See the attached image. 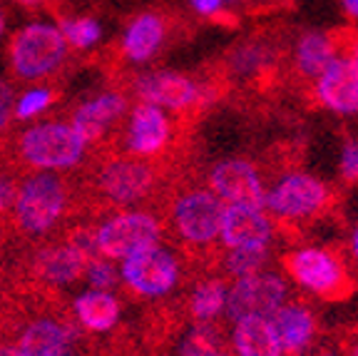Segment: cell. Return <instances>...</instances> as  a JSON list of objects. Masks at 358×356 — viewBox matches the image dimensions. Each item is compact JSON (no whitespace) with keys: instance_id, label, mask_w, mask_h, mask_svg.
<instances>
[{"instance_id":"6da1fadb","label":"cell","mask_w":358,"mask_h":356,"mask_svg":"<svg viewBox=\"0 0 358 356\" xmlns=\"http://www.w3.org/2000/svg\"><path fill=\"white\" fill-rule=\"evenodd\" d=\"M284 269L299 287L326 301L348 299L356 289L346 264L324 247H303L284 256Z\"/></svg>"},{"instance_id":"7a4b0ae2","label":"cell","mask_w":358,"mask_h":356,"mask_svg":"<svg viewBox=\"0 0 358 356\" xmlns=\"http://www.w3.org/2000/svg\"><path fill=\"white\" fill-rule=\"evenodd\" d=\"M20 157L40 170H65L83 160L85 142L70 125L45 123L20 135Z\"/></svg>"},{"instance_id":"3957f363","label":"cell","mask_w":358,"mask_h":356,"mask_svg":"<svg viewBox=\"0 0 358 356\" xmlns=\"http://www.w3.org/2000/svg\"><path fill=\"white\" fill-rule=\"evenodd\" d=\"M67 55V43L62 33L52 25L35 22L15 33L10 43L13 70L22 80H35L52 73Z\"/></svg>"},{"instance_id":"277c9868","label":"cell","mask_w":358,"mask_h":356,"mask_svg":"<svg viewBox=\"0 0 358 356\" xmlns=\"http://www.w3.org/2000/svg\"><path fill=\"white\" fill-rule=\"evenodd\" d=\"M120 279L129 294L142 296V299H159L177 287L179 262L164 247H147V249L122 259Z\"/></svg>"},{"instance_id":"5b68a950","label":"cell","mask_w":358,"mask_h":356,"mask_svg":"<svg viewBox=\"0 0 358 356\" xmlns=\"http://www.w3.org/2000/svg\"><path fill=\"white\" fill-rule=\"evenodd\" d=\"M289 301V284L276 272H259L252 277H241L227 292L224 312L231 322L246 317L271 319Z\"/></svg>"},{"instance_id":"8992f818","label":"cell","mask_w":358,"mask_h":356,"mask_svg":"<svg viewBox=\"0 0 358 356\" xmlns=\"http://www.w3.org/2000/svg\"><path fill=\"white\" fill-rule=\"evenodd\" d=\"M65 202V184L55 174H35L15 195V219L28 234H43L62 217Z\"/></svg>"},{"instance_id":"52a82bcc","label":"cell","mask_w":358,"mask_h":356,"mask_svg":"<svg viewBox=\"0 0 358 356\" xmlns=\"http://www.w3.org/2000/svg\"><path fill=\"white\" fill-rule=\"evenodd\" d=\"M162 224L150 212H122L97 229V252L107 259H127L147 247L159 245Z\"/></svg>"},{"instance_id":"ba28073f","label":"cell","mask_w":358,"mask_h":356,"mask_svg":"<svg viewBox=\"0 0 358 356\" xmlns=\"http://www.w3.org/2000/svg\"><path fill=\"white\" fill-rule=\"evenodd\" d=\"M329 200L331 192L321 179L306 172H291L268 189L264 207L281 219H308L321 214Z\"/></svg>"},{"instance_id":"9c48e42d","label":"cell","mask_w":358,"mask_h":356,"mask_svg":"<svg viewBox=\"0 0 358 356\" xmlns=\"http://www.w3.org/2000/svg\"><path fill=\"white\" fill-rule=\"evenodd\" d=\"M224 202L212 189H192L174 205V229L192 247H209L219 240Z\"/></svg>"},{"instance_id":"30bf717a","label":"cell","mask_w":358,"mask_h":356,"mask_svg":"<svg viewBox=\"0 0 358 356\" xmlns=\"http://www.w3.org/2000/svg\"><path fill=\"white\" fill-rule=\"evenodd\" d=\"M212 192L227 207H257L264 210V200H266V189L262 184L257 167L244 160H227L219 162L212 170Z\"/></svg>"},{"instance_id":"8fae6325","label":"cell","mask_w":358,"mask_h":356,"mask_svg":"<svg viewBox=\"0 0 358 356\" xmlns=\"http://www.w3.org/2000/svg\"><path fill=\"white\" fill-rule=\"evenodd\" d=\"M316 95L334 112H358V43L346 57H336L319 75Z\"/></svg>"},{"instance_id":"7c38bea8","label":"cell","mask_w":358,"mask_h":356,"mask_svg":"<svg viewBox=\"0 0 358 356\" xmlns=\"http://www.w3.org/2000/svg\"><path fill=\"white\" fill-rule=\"evenodd\" d=\"M274 240V222L257 207H227L219 229V242L227 249L268 247Z\"/></svg>"},{"instance_id":"4fadbf2b","label":"cell","mask_w":358,"mask_h":356,"mask_svg":"<svg viewBox=\"0 0 358 356\" xmlns=\"http://www.w3.org/2000/svg\"><path fill=\"white\" fill-rule=\"evenodd\" d=\"M155 172L147 162L140 160H112L97 177V184L107 200L117 205H132L150 192Z\"/></svg>"},{"instance_id":"5bb4252c","label":"cell","mask_w":358,"mask_h":356,"mask_svg":"<svg viewBox=\"0 0 358 356\" xmlns=\"http://www.w3.org/2000/svg\"><path fill=\"white\" fill-rule=\"evenodd\" d=\"M87 256L73 245L45 247L30 262V277L35 287H57V284H73L85 277Z\"/></svg>"},{"instance_id":"9a60e30c","label":"cell","mask_w":358,"mask_h":356,"mask_svg":"<svg viewBox=\"0 0 358 356\" xmlns=\"http://www.w3.org/2000/svg\"><path fill=\"white\" fill-rule=\"evenodd\" d=\"M137 93L150 105H164L169 110H185V107H189L199 97V90H196V85L187 75L169 73V70L142 75L137 80Z\"/></svg>"},{"instance_id":"2e32d148","label":"cell","mask_w":358,"mask_h":356,"mask_svg":"<svg viewBox=\"0 0 358 356\" xmlns=\"http://www.w3.org/2000/svg\"><path fill=\"white\" fill-rule=\"evenodd\" d=\"M271 324L281 341L284 356H301L316 336V317L308 306L299 301H286L271 317Z\"/></svg>"},{"instance_id":"e0dca14e","label":"cell","mask_w":358,"mask_h":356,"mask_svg":"<svg viewBox=\"0 0 358 356\" xmlns=\"http://www.w3.org/2000/svg\"><path fill=\"white\" fill-rule=\"evenodd\" d=\"M169 139V120L157 105L142 102L134 107L132 120H129L127 145L134 155H157L162 152Z\"/></svg>"},{"instance_id":"ac0fdd59","label":"cell","mask_w":358,"mask_h":356,"mask_svg":"<svg viewBox=\"0 0 358 356\" xmlns=\"http://www.w3.org/2000/svg\"><path fill=\"white\" fill-rule=\"evenodd\" d=\"M120 301L112 292L90 289L80 294L73 304L75 322L80 324L85 334H107L120 322Z\"/></svg>"},{"instance_id":"d6986e66","label":"cell","mask_w":358,"mask_h":356,"mask_svg":"<svg viewBox=\"0 0 358 356\" xmlns=\"http://www.w3.org/2000/svg\"><path fill=\"white\" fill-rule=\"evenodd\" d=\"M124 107H127V100H124L122 95L105 93V95H100L97 100L85 102V105L75 112L70 128L75 130V135H78L83 142H95V139H100L102 135L107 132V128L122 115Z\"/></svg>"},{"instance_id":"ffe728a7","label":"cell","mask_w":358,"mask_h":356,"mask_svg":"<svg viewBox=\"0 0 358 356\" xmlns=\"http://www.w3.org/2000/svg\"><path fill=\"white\" fill-rule=\"evenodd\" d=\"M231 351L234 356H284L274 324L264 317H246L234 322Z\"/></svg>"},{"instance_id":"44dd1931","label":"cell","mask_w":358,"mask_h":356,"mask_svg":"<svg viewBox=\"0 0 358 356\" xmlns=\"http://www.w3.org/2000/svg\"><path fill=\"white\" fill-rule=\"evenodd\" d=\"M164 40V22L155 13H145L137 20H132V25L127 28L122 40V50L129 60L145 62L159 50V45Z\"/></svg>"},{"instance_id":"7402d4cb","label":"cell","mask_w":358,"mask_h":356,"mask_svg":"<svg viewBox=\"0 0 358 356\" xmlns=\"http://www.w3.org/2000/svg\"><path fill=\"white\" fill-rule=\"evenodd\" d=\"M227 282L224 279H204L194 287L189 296V317L194 319L196 324H209L224 312V306H227Z\"/></svg>"},{"instance_id":"603a6c76","label":"cell","mask_w":358,"mask_h":356,"mask_svg":"<svg viewBox=\"0 0 358 356\" xmlns=\"http://www.w3.org/2000/svg\"><path fill=\"white\" fill-rule=\"evenodd\" d=\"M336 60L334 43L324 33H306L299 40L296 48V65L308 78H319L326 67Z\"/></svg>"},{"instance_id":"cb8c5ba5","label":"cell","mask_w":358,"mask_h":356,"mask_svg":"<svg viewBox=\"0 0 358 356\" xmlns=\"http://www.w3.org/2000/svg\"><path fill=\"white\" fill-rule=\"evenodd\" d=\"M268 264V247H241V249H229L224 256V274L227 277H252V274L264 272Z\"/></svg>"},{"instance_id":"d4e9b609","label":"cell","mask_w":358,"mask_h":356,"mask_svg":"<svg viewBox=\"0 0 358 356\" xmlns=\"http://www.w3.org/2000/svg\"><path fill=\"white\" fill-rule=\"evenodd\" d=\"M65 38V43L75 45V48H90V45H95L100 40L102 30H100V22H95L92 18H80V20H60V28H57Z\"/></svg>"},{"instance_id":"484cf974","label":"cell","mask_w":358,"mask_h":356,"mask_svg":"<svg viewBox=\"0 0 358 356\" xmlns=\"http://www.w3.org/2000/svg\"><path fill=\"white\" fill-rule=\"evenodd\" d=\"M85 277H87L90 287L97 292H112L120 284L117 269L112 267L110 262H105V256H97V259H90L87 269H85Z\"/></svg>"},{"instance_id":"4316f807","label":"cell","mask_w":358,"mask_h":356,"mask_svg":"<svg viewBox=\"0 0 358 356\" xmlns=\"http://www.w3.org/2000/svg\"><path fill=\"white\" fill-rule=\"evenodd\" d=\"M55 100V95L50 93V90H30V93H25L17 100L15 105V117L17 120H28V117H35L38 112H43L45 107L50 105V102Z\"/></svg>"},{"instance_id":"83f0119b","label":"cell","mask_w":358,"mask_h":356,"mask_svg":"<svg viewBox=\"0 0 358 356\" xmlns=\"http://www.w3.org/2000/svg\"><path fill=\"white\" fill-rule=\"evenodd\" d=\"M231 62H234V67L239 73H252V70H259L266 62V53L262 48H257V45H246V48H239L234 53Z\"/></svg>"},{"instance_id":"f1b7e54d","label":"cell","mask_w":358,"mask_h":356,"mask_svg":"<svg viewBox=\"0 0 358 356\" xmlns=\"http://www.w3.org/2000/svg\"><path fill=\"white\" fill-rule=\"evenodd\" d=\"M341 177L346 182H358V142H348L341 152Z\"/></svg>"},{"instance_id":"f546056e","label":"cell","mask_w":358,"mask_h":356,"mask_svg":"<svg viewBox=\"0 0 358 356\" xmlns=\"http://www.w3.org/2000/svg\"><path fill=\"white\" fill-rule=\"evenodd\" d=\"M13 115V88L0 80V130L6 128Z\"/></svg>"},{"instance_id":"4dcf8cb0","label":"cell","mask_w":358,"mask_h":356,"mask_svg":"<svg viewBox=\"0 0 358 356\" xmlns=\"http://www.w3.org/2000/svg\"><path fill=\"white\" fill-rule=\"evenodd\" d=\"M224 0H192V6H194L196 13L201 15H219V8H222Z\"/></svg>"},{"instance_id":"1f68e13d","label":"cell","mask_w":358,"mask_h":356,"mask_svg":"<svg viewBox=\"0 0 358 356\" xmlns=\"http://www.w3.org/2000/svg\"><path fill=\"white\" fill-rule=\"evenodd\" d=\"M13 202H15V189H13V184L6 177H0V212L8 210Z\"/></svg>"},{"instance_id":"d6a6232c","label":"cell","mask_w":358,"mask_h":356,"mask_svg":"<svg viewBox=\"0 0 358 356\" xmlns=\"http://www.w3.org/2000/svg\"><path fill=\"white\" fill-rule=\"evenodd\" d=\"M0 356H22L15 339H0Z\"/></svg>"},{"instance_id":"836d02e7","label":"cell","mask_w":358,"mask_h":356,"mask_svg":"<svg viewBox=\"0 0 358 356\" xmlns=\"http://www.w3.org/2000/svg\"><path fill=\"white\" fill-rule=\"evenodd\" d=\"M343 8H346L348 15L358 18V0H343Z\"/></svg>"},{"instance_id":"e575fe53","label":"cell","mask_w":358,"mask_h":356,"mask_svg":"<svg viewBox=\"0 0 358 356\" xmlns=\"http://www.w3.org/2000/svg\"><path fill=\"white\" fill-rule=\"evenodd\" d=\"M15 3H20V6H25V8H35V6H43L45 0H15Z\"/></svg>"},{"instance_id":"d590c367","label":"cell","mask_w":358,"mask_h":356,"mask_svg":"<svg viewBox=\"0 0 358 356\" xmlns=\"http://www.w3.org/2000/svg\"><path fill=\"white\" fill-rule=\"evenodd\" d=\"M348 356H358V336L353 341H348Z\"/></svg>"},{"instance_id":"8d00e7d4","label":"cell","mask_w":358,"mask_h":356,"mask_svg":"<svg viewBox=\"0 0 358 356\" xmlns=\"http://www.w3.org/2000/svg\"><path fill=\"white\" fill-rule=\"evenodd\" d=\"M351 247H353V256H356V259H358V229H356V232H353Z\"/></svg>"},{"instance_id":"74e56055","label":"cell","mask_w":358,"mask_h":356,"mask_svg":"<svg viewBox=\"0 0 358 356\" xmlns=\"http://www.w3.org/2000/svg\"><path fill=\"white\" fill-rule=\"evenodd\" d=\"M3 30H6V13L0 8V35H3Z\"/></svg>"},{"instance_id":"f35d334b","label":"cell","mask_w":358,"mask_h":356,"mask_svg":"<svg viewBox=\"0 0 358 356\" xmlns=\"http://www.w3.org/2000/svg\"><path fill=\"white\" fill-rule=\"evenodd\" d=\"M316 356H341V354H334V351H321V354H316Z\"/></svg>"},{"instance_id":"ab89813d","label":"cell","mask_w":358,"mask_h":356,"mask_svg":"<svg viewBox=\"0 0 358 356\" xmlns=\"http://www.w3.org/2000/svg\"><path fill=\"white\" fill-rule=\"evenodd\" d=\"M227 3H241V0H227Z\"/></svg>"}]
</instances>
